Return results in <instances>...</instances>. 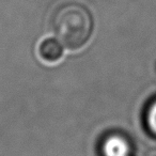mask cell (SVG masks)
Listing matches in <instances>:
<instances>
[{
  "mask_svg": "<svg viewBox=\"0 0 156 156\" xmlns=\"http://www.w3.org/2000/svg\"><path fill=\"white\" fill-rule=\"evenodd\" d=\"M56 39L71 50L80 49L91 37L93 22L90 12L79 3H66L56 10L51 20Z\"/></svg>",
  "mask_w": 156,
  "mask_h": 156,
  "instance_id": "6da1fadb",
  "label": "cell"
},
{
  "mask_svg": "<svg viewBox=\"0 0 156 156\" xmlns=\"http://www.w3.org/2000/svg\"><path fill=\"white\" fill-rule=\"evenodd\" d=\"M130 144L127 138L119 133H109L102 139L100 153L102 156H128Z\"/></svg>",
  "mask_w": 156,
  "mask_h": 156,
  "instance_id": "7a4b0ae2",
  "label": "cell"
},
{
  "mask_svg": "<svg viewBox=\"0 0 156 156\" xmlns=\"http://www.w3.org/2000/svg\"><path fill=\"white\" fill-rule=\"evenodd\" d=\"M62 44L55 39H46L40 44L39 55L42 60L54 63L59 61L63 56Z\"/></svg>",
  "mask_w": 156,
  "mask_h": 156,
  "instance_id": "3957f363",
  "label": "cell"
},
{
  "mask_svg": "<svg viewBox=\"0 0 156 156\" xmlns=\"http://www.w3.org/2000/svg\"><path fill=\"white\" fill-rule=\"evenodd\" d=\"M144 125L147 132L156 137V98L152 100L145 108Z\"/></svg>",
  "mask_w": 156,
  "mask_h": 156,
  "instance_id": "277c9868",
  "label": "cell"
}]
</instances>
